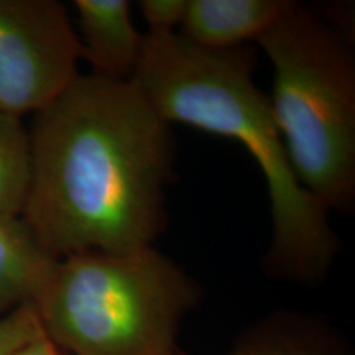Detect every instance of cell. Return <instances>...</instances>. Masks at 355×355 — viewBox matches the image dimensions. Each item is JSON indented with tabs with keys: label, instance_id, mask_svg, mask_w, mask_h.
Returning <instances> with one entry per match:
<instances>
[{
	"label": "cell",
	"instance_id": "1",
	"mask_svg": "<svg viewBox=\"0 0 355 355\" xmlns=\"http://www.w3.org/2000/svg\"><path fill=\"white\" fill-rule=\"evenodd\" d=\"M21 220L51 259L127 254L165 227L171 127L141 91L79 74L35 114Z\"/></svg>",
	"mask_w": 355,
	"mask_h": 355
},
{
	"label": "cell",
	"instance_id": "2",
	"mask_svg": "<svg viewBox=\"0 0 355 355\" xmlns=\"http://www.w3.org/2000/svg\"><path fill=\"white\" fill-rule=\"evenodd\" d=\"M245 46L206 50L181 35L145 33L132 83L168 123L235 140L263 175L272 217L265 257L273 277L321 283L340 250L329 212L300 183L275 122L268 96L254 81Z\"/></svg>",
	"mask_w": 355,
	"mask_h": 355
},
{
	"label": "cell",
	"instance_id": "3",
	"mask_svg": "<svg viewBox=\"0 0 355 355\" xmlns=\"http://www.w3.org/2000/svg\"><path fill=\"white\" fill-rule=\"evenodd\" d=\"M201 298L196 279L150 245L56 260L32 304L68 355H183L181 324Z\"/></svg>",
	"mask_w": 355,
	"mask_h": 355
},
{
	"label": "cell",
	"instance_id": "4",
	"mask_svg": "<svg viewBox=\"0 0 355 355\" xmlns=\"http://www.w3.org/2000/svg\"><path fill=\"white\" fill-rule=\"evenodd\" d=\"M273 66L272 112L303 188L331 214L355 201V58L349 37L288 0L257 40Z\"/></svg>",
	"mask_w": 355,
	"mask_h": 355
},
{
	"label": "cell",
	"instance_id": "5",
	"mask_svg": "<svg viewBox=\"0 0 355 355\" xmlns=\"http://www.w3.org/2000/svg\"><path fill=\"white\" fill-rule=\"evenodd\" d=\"M79 61L81 43L63 3L0 0V112H40L81 74Z\"/></svg>",
	"mask_w": 355,
	"mask_h": 355
},
{
	"label": "cell",
	"instance_id": "6",
	"mask_svg": "<svg viewBox=\"0 0 355 355\" xmlns=\"http://www.w3.org/2000/svg\"><path fill=\"white\" fill-rule=\"evenodd\" d=\"M81 60L91 74L117 83H130L144 53L145 35L132 20L128 0H74Z\"/></svg>",
	"mask_w": 355,
	"mask_h": 355
},
{
	"label": "cell",
	"instance_id": "7",
	"mask_svg": "<svg viewBox=\"0 0 355 355\" xmlns=\"http://www.w3.org/2000/svg\"><path fill=\"white\" fill-rule=\"evenodd\" d=\"M288 0H188L178 35L206 50H232L257 42Z\"/></svg>",
	"mask_w": 355,
	"mask_h": 355
},
{
	"label": "cell",
	"instance_id": "8",
	"mask_svg": "<svg viewBox=\"0 0 355 355\" xmlns=\"http://www.w3.org/2000/svg\"><path fill=\"white\" fill-rule=\"evenodd\" d=\"M184 355V354H183ZM225 355H352L327 324L296 313H278L257 322Z\"/></svg>",
	"mask_w": 355,
	"mask_h": 355
},
{
	"label": "cell",
	"instance_id": "9",
	"mask_svg": "<svg viewBox=\"0 0 355 355\" xmlns=\"http://www.w3.org/2000/svg\"><path fill=\"white\" fill-rule=\"evenodd\" d=\"M55 261L20 216H0V314L33 303Z\"/></svg>",
	"mask_w": 355,
	"mask_h": 355
},
{
	"label": "cell",
	"instance_id": "10",
	"mask_svg": "<svg viewBox=\"0 0 355 355\" xmlns=\"http://www.w3.org/2000/svg\"><path fill=\"white\" fill-rule=\"evenodd\" d=\"M28 176V130L21 119L0 112V216L21 214Z\"/></svg>",
	"mask_w": 355,
	"mask_h": 355
},
{
	"label": "cell",
	"instance_id": "11",
	"mask_svg": "<svg viewBox=\"0 0 355 355\" xmlns=\"http://www.w3.org/2000/svg\"><path fill=\"white\" fill-rule=\"evenodd\" d=\"M42 331L32 303L0 314V355H10Z\"/></svg>",
	"mask_w": 355,
	"mask_h": 355
},
{
	"label": "cell",
	"instance_id": "12",
	"mask_svg": "<svg viewBox=\"0 0 355 355\" xmlns=\"http://www.w3.org/2000/svg\"><path fill=\"white\" fill-rule=\"evenodd\" d=\"M139 8L150 35H170L180 30L188 0H140Z\"/></svg>",
	"mask_w": 355,
	"mask_h": 355
},
{
	"label": "cell",
	"instance_id": "13",
	"mask_svg": "<svg viewBox=\"0 0 355 355\" xmlns=\"http://www.w3.org/2000/svg\"><path fill=\"white\" fill-rule=\"evenodd\" d=\"M10 355H68L64 350H61L56 344H53L43 331H40L33 339L20 345L19 349L13 350Z\"/></svg>",
	"mask_w": 355,
	"mask_h": 355
}]
</instances>
